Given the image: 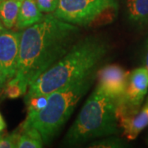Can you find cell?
I'll use <instances>...</instances> for the list:
<instances>
[{"mask_svg":"<svg viewBox=\"0 0 148 148\" xmlns=\"http://www.w3.org/2000/svg\"><path fill=\"white\" fill-rule=\"evenodd\" d=\"M148 91V71L144 67L129 73L123 94L116 101L118 120L131 116L140 109Z\"/></svg>","mask_w":148,"mask_h":148,"instance_id":"cell-6","label":"cell"},{"mask_svg":"<svg viewBox=\"0 0 148 148\" xmlns=\"http://www.w3.org/2000/svg\"><path fill=\"white\" fill-rule=\"evenodd\" d=\"M116 0H59L53 13L59 20L77 27H92L114 20Z\"/></svg>","mask_w":148,"mask_h":148,"instance_id":"cell-5","label":"cell"},{"mask_svg":"<svg viewBox=\"0 0 148 148\" xmlns=\"http://www.w3.org/2000/svg\"><path fill=\"white\" fill-rule=\"evenodd\" d=\"M20 132H14L7 136L0 138V148L17 147Z\"/></svg>","mask_w":148,"mask_h":148,"instance_id":"cell-16","label":"cell"},{"mask_svg":"<svg viewBox=\"0 0 148 148\" xmlns=\"http://www.w3.org/2000/svg\"><path fill=\"white\" fill-rule=\"evenodd\" d=\"M125 12L132 24L138 27L148 24V0H125Z\"/></svg>","mask_w":148,"mask_h":148,"instance_id":"cell-11","label":"cell"},{"mask_svg":"<svg viewBox=\"0 0 148 148\" xmlns=\"http://www.w3.org/2000/svg\"><path fill=\"white\" fill-rule=\"evenodd\" d=\"M96 70L49 94L46 106L38 113L27 115L21 126L36 128L45 144L51 143L61 132L80 100L90 90Z\"/></svg>","mask_w":148,"mask_h":148,"instance_id":"cell-3","label":"cell"},{"mask_svg":"<svg viewBox=\"0 0 148 148\" xmlns=\"http://www.w3.org/2000/svg\"><path fill=\"white\" fill-rule=\"evenodd\" d=\"M36 2L38 8L42 12L53 14L58 8L59 0H36Z\"/></svg>","mask_w":148,"mask_h":148,"instance_id":"cell-17","label":"cell"},{"mask_svg":"<svg viewBox=\"0 0 148 148\" xmlns=\"http://www.w3.org/2000/svg\"><path fill=\"white\" fill-rule=\"evenodd\" d=\"M23 0L0 1V20L7 29L16 26L17 16Z\"/></svg>","mask_w":148,"mask_h":148,"instance_id":"cell-12","label":"cell"},{"mask_svg":"<svg viewBox=\"0 0 148 148\" xmlns=\"http://www.w3.org/2000/svg\"><path fill=\"white\" fill-rule=\"evenodd\" d=\"M79 32L77 26L59 20L52 13L44 15L36 24L21 31L17 69L13 77L29 86L69 51Z\"/></svg>","mask_w":148,"mask_h":148,"instance_id":"cell-1","label":"cell"},{"mask_svg":"<svg viewBox=\"0 0 148 148\" xmlns=\"http://www.w3.org/2000/svg\"><path fill=\"white\" fill-rule=\"evenodd\" d=\"M116 108V100L96 86L66 133L64 145L73 147L116 134L120 128Z\"/></svg>","mask_w":148,"mask_h":148,"instance_id":"cell-4","label":"cell"},{"mask_svg":"<svg viewBox=\"0 0 148 148\" xmlns=\"http://www.w3.org/2000/svg\"><path fill=\"white\" fill-rule=\"evenodd\" d=\"M21 35L7 28L0 33V69L8 80L16 73Z\"/></svg>","mask_w":148,"mask_h":148,"instance_id":"cell-7","label":"cell"},{"mask_svg":"<svg viewBox=\"0 0 148 148\" xmlns=\"http://www.w3.org/2000/svg\"><path fill=\"white\" fill-rule=\"evenodd\" d=\"M28 84L21 80L12 77L4 85L2 89L3 96L8 99H16L25 95L28 88Z\"/></svg>","mask_w":148,"mask_h":148,"instance_id":"cell-14","label":"cell"},{"mask_svg":"<svg viewBox=\"0 0 148 148\" xmlns=\"http://www.w3.org/2000/svg\"><path fill=\"white\" fill-rule=\"evenodd\" d=\"M6 128V123L3 119V118L2 116V114H0V132H3Z\"/></svg>","mask_w":148,"mask_h":148,"instance_id":"cell-20","label":"cell"},{"mask_svg":"<svg viewBox=\"0 0 148 148\" xmlns=\"http://www.w3.org/2000/svg\"><path fill=\"white\" fill-rule=\"evenodd\" d=\"M90 147H96V148H117L123 147V143L121 139L116 137H111L108 136L106 138H102L98 141H95L94 143H90L89 146Z\"/></svg>","mask_w":148,"mask_h":148,"instance_id":"cell-15","label":"cell"},{"mask_svg":"<svg viewBox=\"0 0 148 148\" xmlns=\"http://www.w3.org/2000/svg\"><path fill=\"white\" fill-rule=\"evenodd\" d=\"M119 127L128 140H134L145 127L148 126V98L143 107L131 116L123 117L119 120Z\"/></svg>","mask_w":148,"mask_h":148,"instance_id":"cell-9","label":"cell"},{"mask_svg":"<svg viewBox=\"0 0 148 148\" xmlns=\"http://www.w3.org/2000/svg\"><path fill=\"white\" fill-rule=\"evenodd\" d=\"M96 75L97 86L107 95L118 101L125 90L129 73L119 65L112 64L101 69Z\"/></svg>","mask_w":148,"mask_h":148,"instance_id":"cell-8","label":"cell"},{"mask_svg":"<svg viewBox=\"0 0 148 148\" xmlns=\"http://www.w3.org/2000/svg\"><path fill=\"white\" fill-rule=\"evenodd\" d=\"M0 1H2V0H0Z\"/></svg>","mask_w":148,"mask_h":148,"instance_id":"cell-22","label":"cell"},{"mask_svg":"<svg viewBox=\"0 0 148 148\" xmlns=\"http://www.w3.org/2000/svg\"><path fill=\"white\" fill-rule=\"evenodd\" d=\"M44 17L43 12L40 10L36 0H23L16 22V27L24 30L36 24Z\"/></svg>","mask_w":148,"mask_h":148,"instance_id":"cell-10","label":"cell"},{"mask_svg":"<svg viewBox=\"0 0 148 148\" xmlns=\"http://www.w3.org/2000/svg\"><path fill=\"white\" fill-rule=\"evenodd\" d=\"M109 51V44L101 37L90 36L76 41L62 58L29 85L25 101L49 95L95 71Z\"/></svg>","mask_w":148,"mask_h":148,"instance_id":"cell-2","label":"cell"},{"mask_svg":"<svg viewBox=\"0 0 148 148\" xmlns=\"http://www.w3.org/2000/svg\"><path fill=\"white\" fill-rule=\"evenodd\" d=\"M45 143L36 128L30 126H21L17 143L18 148H41Z\"/></svg>","mask_w":148,"mask_h":148,"instance_id":"cell-13","label":"cell"},{"mask_svg":"<svg viewBox=\"0 0 148 148\" xmlns=\"http://www.w3.org/2000/svg\"><path fill=\"white\" fill-rule=\"evenodd\" d=\"M143 67L145 69H147L148 71V36L147 38V40L145 43L144 46V51H143Z\"/></svg>","mask_w":148,"mask_h":148,"instance_id":"cell-18","label":"cell"},{"mask_svg":"<svg viewBox=\"0 0 148 148\" xmlns=\"http://www.w3.org/2000/svg\"><path fill=\"white\" fill-rule=\"evenodd\" d=\"M7 77H6L5 74L3 73V71L1 70L0 69V91L2 90L3 89V87L4 86V85H5L6 81H7Z\"/></svg>","mask_w":148,"mask_h":148,"instance_id":"cell-19","label":"cell"},{"mask_svg":"<svg viewBox=\"0 0 148 148\" xmlns=\"http://www.w3.org/2000/svg\"><path fill=\"white\" fill-rule=\"evenodd\" d=\"M5 29H6L5 27L3 26V22H2V21H1V20H0V33L3 32V30H5Z\"/></svg>","mask_w":148,"mask_h":148,"instance_id":"cell-21","label":"cell"}]
</instances>
